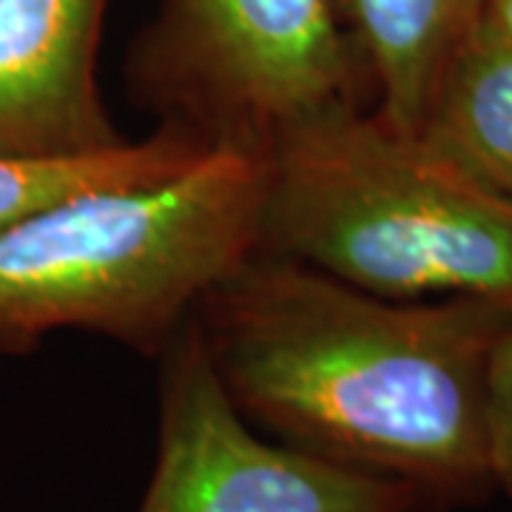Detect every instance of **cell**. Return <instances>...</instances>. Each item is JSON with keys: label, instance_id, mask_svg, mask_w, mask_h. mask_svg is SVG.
<instances>
[{"label": "cell", "instance_id": "8992f818", "mask_svg": "<svg viewBox=\"0 0 512 512\" xmlns=\"http://www.w3.org/2000/svg\"><path fill=\"white\" fill-rule=\"evenodd\" d=\"M106 0H0V154L120 146L94 77Z\"/></svg>", "mask_w": 512, "mask_h": 512}, {"label": "cell", "instance_id": "8fae6325", "mask_svg": "<svg viewBox=\"0 0 512 512\" xmlns=\"http://www.w3.org/2000/svg\"><path fill=\"white\" fill-rule=\"evenodd\" d=\"M478 20L512 43V0H481Z\"/></svg>", "mask_w": 512, "mask_h": 512}, {"label": "cell", "instance_id": "7a4b0ae2", "mask_svg": "<svg viewBox=\"0 0 512 512\" xmlns=\"http://www.w3.org/2000/svg\"><path fill=\"white\" fill-rule=\"evenodd\" d=\"M268 151L211 143L183 168L69 194L0 228V353L55 330L157 348L259 251Z\"/></svg>", "mask_w": 512, "mask_h": 512}, {"label": "cell", "instance_id": "9c48e42d", "mask_svg": "<svg viewBox=\"0 0 512 512\" xmlns=\"http://www.w3.org/2000/svg\"><path fill=\"white\" fill-rule=\"evenodd\" d=\"M211 146L183 126H165L154 137L80 157H3L0 154V228L23 220L49 202L109 183L160 177L197 160Z\"/></svg>", "mask_w": 512, "mask_h": 512}, {"label": "cell", "instance_id": "5b68a950", "mask_svg": "<svg viewBox=\"0 0 512 512\" xmlns=\"http://www.w3.org/2000/svg\"><path fill=\"white\" fill-rule=\"evenodd\" d=\"M160 447L140 512H416L424 495L248 427L200 330L171 345Z\"/></svg>", "mask_w": 512, "mask_h": 512}, {"label": "cell", "instance_id": "52a82bcc", "mask_svg": "<svg viewBox=\"0 0 512 512\" xmlns=\"http://www.w3.org/2000/svg\"><path fill=\"white\" fill-rule=\"evenodd\" d=\"M421 143L512 200V43L476 18L439 77Z\"/></svg>", "mask_w": 512, "mask_h": 512}, {"label": "cell", "instance_id": "3957f363", "mask_svg": "<svg viewBox=\"0 0 512 512\" xmlns=\"http://www.w3.org/2000/svg\"><path fill=\"white\" fill-rule=\"evenodd\" d=\"M262 254L387 299L512 305V200L356 103L274 140Z\"/></svg>", "mask_w": 512, "mask_h": 512}, {"label": "cell", "instance_id": "30bf717a", "mask_svg": "<svg viewBox=\"0 0 512 512\" xmlns=\"http://www.w3.org/2000/svg\"><path fill=\"white\" fill-rule=\"evenodd\" d=\"M484 421L490 484L512 493V319L490 353Z\"/></svg>", "mask_w": 512, "mask_h": 512}, {"label": "cell", "instance_id": "277c9868", "mask_svg": "<svg viewBox=\"0 0 512 512\" xmlns=\"http://www.w3.org/2000/svg\"><path fill=\"white\" fill-rule=\"evenodd\" d=\"M148 94L208 143L268 148L356 103L333 0H171L143 52Z\"/></svg>", "mask_w": 512, "mask_h": 512}, {"label": "cell", "instance_id": "ba28073f", "mask_svg": "<svg viewBox=\"0 0 512 512\" xmlns=\"http://www.w3.org/2000/svg\"><path fill=\"white\" fill-rule=\"evenodd\" d=\"M478 6L481 0H353L384 123L419 134L441 72L473 29Z\"/></svg>", "mask_w": 512, "mask_h": 512}, {"label": "cell", "instance_id": "6da1fadb", "mask_svg": "<svg viewBox=\"0 0 512 512\" xmlns=\"http://www.w3.org/2000/svg\"><path fill=\"white\" fill-rule=\"evenodd\" d=\"M512 305L387 299L256 251L200 302L205 350L245 416L421 495L490 484L487 365Z\"/></svg>", "mask_w": 512, "mask_h": 512}]
</instances>
